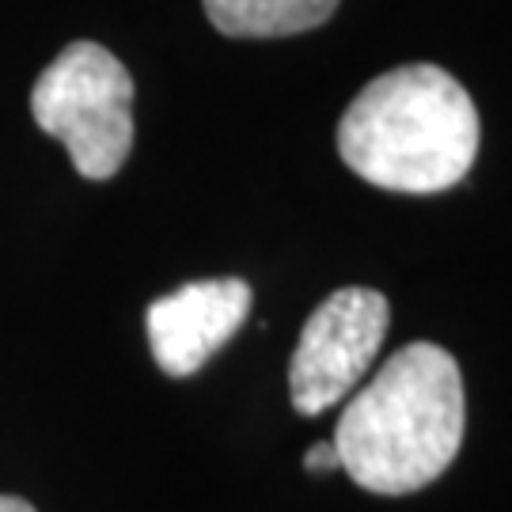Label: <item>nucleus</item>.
I'll use <instances>...</instances> for the list:
<instances>
[{"instance_id":"5","label":"nucleus","mask_w":512,"mask_h":512,"mask_svg":"<svg viewBox=\"0 0 512 512\" xmlns=\"http://www.w3.org/2000/svg\"><path fill=\"white\" fill-rule=\"evenodd\" d=\"M251 304L255 293L239 277L190 281L171 296L152 300L145 327L156 365L175 380L194 376L247 323Z\"/></svg>"},{"instance_id":"6","label":"nucleus","mask_w":512,"mask_h":512,"mask_svg":"<svg viewBox=\"0 0 512 512\" xmlns=\"http://www.w3.org/2000/svg\"><path fill=\"white\" fill-rule=\"evenodd\" d=\"M205 16L228 38H289L323 27L338 0H202Z\"/></svg>"},{"instance_id":"2","label":"nucleus","mask_w":512,"mask_h":512,"mask_svg":"<svg viewBox=\"0 0 512 512\" xmlns=\"http://www.w3.org/2000/svg\"><path fill=\"white\" fill-rule=\"evenodd\" d=\"M338 152L353 175L380 190H452L475 164V99L440 65H399L349 103L338 122Z\"/></svg>"},{"instance_id":"8","label":"nucleus","mask_w":512,"mask_h":512,"mask_svg":"<svg viewBox=\"0 0 512 512\" xmlns=\"http://www.w3.org/2000/svg\"><path fill=\"white\" fill-rule=\"evenodd\" d=\"M0 512H35V505H31V501H23V497L0 494Z\"/></svg>"},{"instance_id":"1","label":"nucleus","mask_w":512,"mask_h":512,"mask_svg":"<svg viewBox=\"0 0 512 512\" xmlns=\"http://www.w3.org/2000/svg\"><path fill=\"white\" fill-rule=\"evenodd\" d=\"M463 429L467 399L456 357L437 342H410L349 399L330 444L361 490L403 497L452 467Z\"/></svg>"},{"instance_id":"4","label":"nucleus","mask_w":512,"mask_h":512,"mask_svg":"<svg viewBox=\"0 0 512 512\" xmlns=\"http://www.w3.org/2000/svg\"><path fill=\"white\" fill-rule=\"evenodd\" d=\"M387 323V296L361 285L330 293L311 311L289 361V395L304 418L342 403L361 384L384 346Z\"/></svg>"},{"instance_id":"7","label":"nucleus","mask_w":512,"mask_h":512,"mask_svg":"<svg viewBox=\"0 0 512 512\" xmlns=\"http://www.w3.org/2000/svg\"><path fill=\"white\" fill-rule=\"evenodd\" d=\"M304 467H308L311 475L338 471V452H334V444H330V440H323V444H311L308 452H304Z\"/></svg>"},{"instance_id":"3","label":"nucleus","mask_w":512,"mask_h":512,"mask_svg":"<svg viewBox=\"0 0 512 512\" xmlns=\"http://www.w3.org/2000/svg\"><path fill=\"white\" fill-rule=\"evenodd\" d=\"M31 114L84 179L103 183L133 148V76L107 46L73 42L35 80Z\"/></svg>"}]
</instances>
